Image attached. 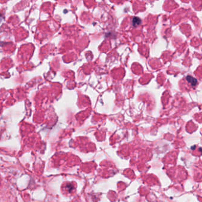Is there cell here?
Listing matches in <instances>:
<instances>
[{
    "instance_id": "cell-1",
    "label": "cell",
    "mask_w": 202,
    "mask_h": 202,
    "mask_svg": "<svg viewBox=\"0 0 202 202\" xmlns=\"http://www.w3.org/2000/svg\"><path fill=\"white\" fill-rule=\"evenodd\" d=\"M186 80H187V81H188V82H190V83L192 84V86H196V84H197V80L196 78H194V77H192V76H189V75L186 76Z\"/></svg>"
},
{
    "instance_id": "cell-2",
    "label": "cell",
    "mask_w": 202,
    "mask_h": 202,
    "mask_svg": "<svg viewBox=\"0 0 202 202\" xmlns=\"http://www.w3.org/2000/svg\"><path fill=\"white\" fill-rule=\"evenodd\" d=\"M141 23V20L137 17H135L132 20V25L133 26H137Z\"/></svg>"
},
{
    "instance_id": "cell-3",
    "label": "cell",
    "mask_w": 202,
    "mask_h": 202,
    "mask_svg": "<svg viewBox=\"0 0 202 202\" xmlns=\"http://www.w3.org/2000/svg\"><path fill=\"white\" fill-rule=\"evenodd\" d=\"M1 20H2V18H1V16L0 15V22L1 21Z\"/></svg>"
}]
</instances>
